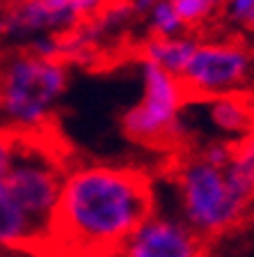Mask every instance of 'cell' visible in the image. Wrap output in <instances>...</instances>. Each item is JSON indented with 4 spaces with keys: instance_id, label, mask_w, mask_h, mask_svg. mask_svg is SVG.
I'll list each match as a JSON object with an SVG mask.
<instances>
[{
    "instance_id": "6da1fadb",
    "label": "cell",
    "mask_w": 254,
    "mask_h": 257,
    "mask_svg": "<svg viewBox=\"0 0 254 257\" xmlns=\"http://www.w3.org/2000/svg\"><path fill=\"white\" fill-rule=\"evenodd\" d=\"M156 211L149 177L133 168L78 166L64 175L46 248L69 257H119Z\"/></svg>"
},
{
    "instance_id": "7a4b0ae2",
    "label": "cell",
    "mask_w": 254,
    "mask_h": 257,
    "mask_svg": "<svg viewBox=\"0 0 254 257\" xmlns=\"http://www.w3.org/2000/svg\"><path fill=\"white\" fill-rule=\"evenodd\" d=\"M69 85L64 62L39 60L26 51L0 67V115L10 126L32 131L51 119Z\"/></svg>"
},
{
    "instance_id": "3957f363",
    "label": "cell",
    "mask_w": 254,
    "mask_h": 257,
    "mask_svg": "<svg viewBox=\"0 0 254 257\" xmlns=\"http://www.w3.org/2000/svg\"><path fill=\"white\" fill-rule=\"evenodd\" d=\"M172 184L179 207L176 218L204 241L236 227L249 209L229 186L224 168L208 166L197 156L176 168Z\"/></svg>"
},
{
    "instance_id": "277c9868",
    "label": "cell",
    "mask_w": 254,
    "mask_h": 257,
    "mask_svg": "<svg viewBox=\"0 0 254 257\" xmlns=\"http://www.w3.org/2000/svg\"><path fill=\"white\" fill-rule=\"evenodd\" d=\"M64 175L67 172L58 166V161L42 147L14 140L12 161L3 184L32 223L44 248L51 241Z\"/></svg>"
},
{
    "instance_id": "5b68a950",
    "label": "cell",
    "mask_w": 254,
    "mask_h": 257,
    "mask_svg": "<svg viewBox=\"0 0 254 257\" xmlns=\"http://www.w3.org/2000/svg\"><path fill=\"white\" fill-rule=\"evenodd\" d=\"M140 71H142V96L135 106L124 112V134L142 145L183 138V106L188 94L181 80L149 62H142Z\"/></svg>"
},
{
    "instance_id": "8992f818",
    "label": "cell",
    "mask_w": 254,
    "mask_h": 257,
    "mask_svg": "<svg viewBox=\"0 0 254 257\" xmlns=\"http://www.w3.org/2000/svg\"><path fill=\"white\" fill-rule=\"evenodd\" d=\"M179 80L185 94L204 101L243 96L254 87V51L238 42H199Z\"/></svg>"
},
{
    "instance_id": "52a82bcc",
    "label": "cell",
    "mask_w": 254,
    "mask_h": 257,
    "mask_svg": "<svg viewBox=\"0 0 254 257\" xmlns=\"http://www.w3.org/2000/svg\"><path fill=\"white\" fill-rule=\"evenodd\" d=\"M106 10L103 3L92 0H26L16 3L3 14L5 37L35 39L42 35H69L85 21Z\"/></svg>"
},
{
    "instance_id": "ba28073f",
    "label": "cell",
    "mask_w": 254,
    "mask_h": 257,
    "mask_svg": "<svg viewBox=\"0 0 254 257\" xmlns=\"http://www.w3.org/2000/svg\"><path fill=\"white\" fill-rule=\"evenodd\" d=\"M119 257H206V241L176 216L154 211L124 243Z\"/></svg>"
},
{
    "instance_id": "9c48e42d",
    "label": "cell",
    "mask_w": 254,
    "mask_h": 257,
    "mask_svg": "<svg viewBox=\"0 0 254 257\" xmlns=\"http://www.w3.org/2000/svg\"><path fill=\"white\" fill-rule=\"evenodd\" d=\"M206 119L217 138L238 145L254 131V108L245 96H217L206 99Z\"/></svg>"
},
{
    "instance_id": "30bf717a",
    "label": "cell",
    "mask_w": 254,
    "mask_h": 257,
    "mask_svg": "<svg viewBox=\"0 0 254 257\" xmlns=\"http://www.w3.org/2000/svg\"><path fill=\"white\" fill-rule=\"evenodd\" d=\"M199 39L183 35V37H147L142 44V62H149L167 71L169 76L181 78L185 64L190 62Z\"/></svg>"
},
{
    "instance_id": "8fae6325",
    "label": "cell",
    "mask_w": 254,
    "mask_h": 257,
    "mask_svg": "<svg viewBox=\"0 0 254 257\" xmlns=\"http://www.w3.org/2000/svg\"><path fill=\"white\" fill-rule=\"evenodd\" d=\"M0 246H42L39 234L35 232L32 223L21 211V207L16 204V200L10 195V191L3 182H0Z\"/></svg>"
},
{
    "instance_id": "7c38bea8",
    "label": "cell",
    "mask_w": 254,
    "mask_h": 257,
    "mask_svg": "<svg viewBox=\"0 0 254 257\" xmlns=\"http://www.w3.org/2000/svg\"><path fill=\"white\" fill-rule=\"evenodd\" d=\"M147 26L151 30L149 37H183L188 28L176 14L172 0H156L147 12Z\"/></svg>"
},
{
    "instance_id": "4fadbf2b",
    "label": "cell",
    "mask_w": 254,
    "mask_h": 257,
    "mask_svg": "<svg viewBox=\"0 0 254 257\" xmlns=\"http://www.w3.org/2000/svg\"><path fill=\"white\" fill-rule=\"evenodd\" d=\"M176 14L181 16V21L185 28H197L201 23H206L208 19L217 16V12L222 10V5L217 0H172Z\"/></svg>"
},
{
    "instance_id": "5bb4252c",
    "label": "cell",
    "mask_w": 254,
    "mask_h": 257,
    "mask_svg": "<svg viewBox=\"0 0 254 257\" xmlns=\"http://www.w3.org/2000/svg\"><path fill=\"white\" fill-rule=\"evenodd\" d=\"M233 156H236V143H229V140L222 138H213L201 143L199 152H197V159H201L204 163L215 168H227L233 161Z\"/></svg>"
},
{
    "instance_id": "9a60e30c",
    "label": "cell",
    "mask_w": 254,
    "mask_h": 257,
    "mask_svg": "<svg viewBox=\"0 0 254 257\" xmlns=\"http://www.w3.org/2000/svg\"><path fill=\"white\" fill-rule=\"evenodd\" d=\"M30 53L48 62H64V42L58 35H42V37L30 39Z\"/></svg>"
},
{
    "instance_id": "2e32d148",
    "label": "cell",
    "mask_w": 254,
    "mask_h": 257,
    "mask_svg": "<svg viewBox=\"0 0 254 257\" xmlns=\"http://www.w3.org/2000/svg\"><path fill=\"white\" fill-rule=\"evenodd\" d=\"M220 14H222L231 26L249 30L254 23V0H231V3H224Z\"/></svg>"
},
{
    "instance_id": "e0dca14e",
    "label": "cell",
    "mask_w": 254,
    "mask_h": 257,
    "mask_svg": "<svg viewBox=\"0 0 254 257\" xmlns=\"http://www.w3.org/2000/svg\"><path fill=\"white\" fill-rule=\"evenodd\" d=\"M12 147H14V138L0 134V182L5 179V172H7V168H10Z\"/></svg>"
},
{
    "instance_id": "ac0fdd59",
    "label": "cell",
    "mask_w": 254,
    "mask_h": 257,
    "mask_svg": "<svg viewBox=\"0 0 254 257\" xmlns=\"http://www.w3.org/2000/svg\"><path fill=\"white\" fill-rule=\"evenodd\" d=\"M236 154L247 163L249 170H252V175H254V131L247 136V138H243L238 145H236Z\"/></svg>"
},
{
    "instance_id": "d6986e66",
    "label": "cell",
    "mask_w": 254,
    "mask_h": 257,
    "mask_svg": "<svg viewBox=\"0 0 254 257\" xmlns=\"http://www.w3.org/2000/svg\"><path fill=\"white\" fill-rule=\"evenodd\" d=\"M7 32H5V21H3V16H0V37H5Z\"/></svg>"
},
{
    "instance_id": "ffe728a7",
    "label": "cell",
    "mask_w": 254,
    "mask_h": 257,
    "mask_svg": "<svg viewBox=\"0 0 254 257\" xmlns=\"http://www.w3.org/2000/svg\"><path fill=\"white\" fill-rule=\"evenodd\" d=\"M249 32H252V35H254V23H252V28H249Z\"/></svg>"
}]
</instances>
